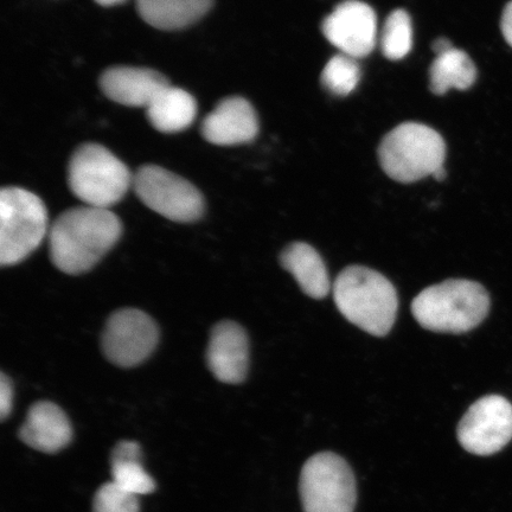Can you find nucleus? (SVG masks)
<instances>
[{
	"label": "nucleus",
	"instance_id": "f257e3e1",
	"mask_svg": "<svg viewBox=\"0 0 512 512\" xmlns=\"http://www.w3.org/2000/svg\"><path fill=\"white\" fill-rule=\"evenodd\" d=\"M121 234L123 224L110 209H68L49 230L50 259L63 273H86L117 245Z\"/></svg>",
	"mask_w": 512,
	"mask_h": 512
},
{
	"label": "nucleus",
	"instance_id": "f03ea898",
	"mask_svg": "<svg viewBox=\"0 0 512 512\" xmlns=\"http://www.w3.org/2000/svg\"><path fill=\"white\" fill-rule=\"evenodd\" d=\"M332 290L339 312L351 324L376 337L392 330L398 315V293L381 273L364 266L347 267Z\"/></svg>",
	"mask_w": 512,
	"mask_h": 512
},
{
	"label": "nucleus",
	"instance_id": "7ed1b4c3",
	"mask_svg": "<svg viewBox=\"0 0 512 512\" xmlns=\"http://www.w3.org/2000/svg\"><path fill=\"white\" fill-rule=\"evenodd\" d=\"M489 311L488 291L475 281L464 279L427 287L412 303L416 322L440 334H465L477 328Z\"/></svg>",
	"mask_w": 512,
	"mask_h": 512
},
{
	"label": "nucleus",
	"instance_id": "20e7f679",
	"mask_svg": "<svg viewBox=\"0 0 512 512\" xmlns=\"http://www.w3.org/2000/svg\"><path fill=\"white\" fill-rule=\"evenodd\" d=\"M380 164L387 176L399 183H414L432 176L446 177V144L430 126L403 123L383 138L379 149Z\"/></svg>",
	"mask_w": 512,
	"mask_h": 512
},
{
	"label": "nucleus",
	"instance_id": "39448f33",
	"mask_svg": "<svg viewBox=\"0 0 512 512\" xmlns=\"http://www.w3.org/2000/svg\"><path fill=\"white\" fill-rule=\"evenodd\" d=\"M68 184L86 206L110 209L123 200L133 185V177L106 147L83 144L70 158Z\"/></svg>",
	"mask_w": 512,
	"mask_h": 512
},
{
	"label": "nucleus",
	"instance_id": "423d86ee",
	"mask_svg": "<svg viewBox=\"0 0 512 512\" xmlns=\"http://www.w3.org/2000/svg\"><path fill=\"white\" fill-rule=\"evenodd\" d=\"M48 234V213L40 197L8 187L0 191V264L14 266L41 246Z\"/></svg>",
	"mask_w": 512,
	"mask_h": 512
},
{
	"label": "nucleus",
	"instance_id": "0eeeda50",
	"mask_svg": "<svg viewBox=\"0 0 512 512\" xmlns=\"http://www.w3.org/2000/svg\"><path fill=\"white\" fill-rule=\"evenodd\" d=\"M299 489L304 512H354L355 476L349 464L335 453H318L307 460Z\"/></svg>",
	"mask_w": 512,
	"mask_h": 512
},
{
	"label": "nucleus",
	"instance_id": "6e6552de",
	"mask_svg": "<svg viewBox=\"0 0 512 512\" xmlns=\"http://www.w3.org/2000/svg\"><path fill=\"white\" fill-rule=\"evenodd\" d=\"M133 189L147 208L177 223L201 220L206 202L187 179L157 165L142 166L133 176Z\"/></svg>",
	"mask_w": 512,
	"mask_h": 512
},
{
	"label": "nucleus",
	"instance_id": "1a4fd4ad",
	"mask_svg": "<svg viewBox=\"0 0 512 512\" xmlns=\"http://www.w3.org/2000/svg\"><path fill=\"white\" fill-rule=\"evenodd\" d=\"M158 341L155 320L143 311L123 309L108 318L102 335V350L115 366L132 368L151 356Z\"/></svg>",
	"mask_w": 512,
	"mask_h": 512
},
{
	"label": "nucleus",
	"instance_id": "9d476101",
	"mask_svg": "<svg viewBox=\"0 0 512 512\" xmlns=\"http://www.w3.org/2000/svg\"><path fill=\"white\" fill-rule=\"evenodd\" d=\"M458 440L464 450L477 456H491L512 439V405L499 395L479 399L459 422Z\"/></svg>",
	"mask_w": 512,
	"mask_h": 512
},
{
	"label": "nucleus",
	"instance_id": "9b49d317",
	"mask_svg": "<svg viewBox=\"0 0 512 512\" xmlns=\"http://www.w3.org/2000/svg\"><path fill=\"white\" fill-rule=\"evenodd\" d=\"M322 31L342 54L362 59L376 47L377 17L361 0H345L324 19Z\"/></svg>",
	"mask_w": 512,
	"mask_h": 512
},
{
	"label": "nucleus",
	"instance_id": "f8f14e48",
	"mask_svg": "<svg viewBox=\"0 0 512 512\" xmlns=\"http://www.w3.org/2000/svg\"><path fill=\"white\" fill-rule=\"evenodd\" d=\"M208 367L217 380L228 384L245 381L249 366V342L245 329L223 320L211 331L207 351Z\"/></svg>",
	"mask_w": 512,
	"mask_h": 512
},
{
	"label": "nucleus",
	"instance_id": "ddd939ff",
	"mask_svg": "<svg viewBox=\"0 0 512 512\" xmlns=\"http://www.w3.org/2000/svg\"><path fill=\"white\" fill-rule=\"evenodd\" d=\"M258 115L251 102L233 96L220 102L204 118L201 133L210 144L235 146L251 143L258 136Z\"/></svg>",
	"mask_w": 512,
	"mask_h": 512
},
{
	"label": "nucleus",
	"instance_id": "4468645a",
	"mask_svg": "<svg viewBox=\"0 0 512 512\" xmlns=\"http://www.w3.org/2000/svg\"><path fill=\"white\" fill-rule=\"evenodd\" d=\"M168 86L163 74L149 68L113 67L100 78L101 91L107 98L128 107L147 108Z\"/></svg>",
	"mask_w": 512,
	"mask_h": 512
},
{
	"label": "nucleus",
	"instance_id": "2eb2a0df",
	"mask_svg": "<svg viewBox=\"0 0 512 512\" xmlns=\"http://www.w3.org/2000/svg\"><path fill=\"white\" fill-rule=\"evenodd\" d=\"M19 438L34 450L56 453L63 450L73 438L72 425L66 413L53 402H36L29 409Z\"/></svg>",
	"mask_w": 512,
	"mask_h": 512
},
{
	"label": "nucleus",
	"instance_id": "dca6fc26",
	"mask_svg": "<svg viewBox=\"0 0 512 512\" xmlns=\"http://www.w3.org/2000/svg\"><path fill=\"white\" fill-rule=\"evenodd\" d=\"M281 266L297 280L306 296L323 299L331 290L328 270L322 256L305 242L288 245L280 255Z\"/></svg>",
	"mask_w": 512,
	"mask_h": 512
},
{
	"label": "nucleus",
	"instance_id": "f3484780",
	"mask_svg": "<svg viewBox=\"0 0 512 512\" xmlns=\"http://www.w3.org/2000/svg\"><path fill=\"white\" fill-rule=\"evenodd\" d=\"M147 119L157 131L177 133L187 130L197 115V102L184 89L168 86L146 108Z\"/></svg>",
	"mask_w": 512,
	"mask_h": 512
},
{
	"label": "nucleus",
	"instance_id": "a211bd4d",
	"mask_svg": "<svg viewBox=\"0 0 512 512\" xmlns=\"http://www.w3.org/2000/svg\"><path fill=\"white\" fill-rule=\"evenodd\" d=\"M214 0H137L140 17L159 30H181L200 21Z\"/></svg>",
	"mask_w": 512,
	"mask_h": 512
},
{
	"label": "nucleus",
	"instance_id": "6ab92c4d",
	"mask_svg": "<svg viewBox=\"0 0 512 512\" xmlns=\"http://www.w3.org/2000/svg\"><path fill=\"white\" fill-rule=\"evenodd\" d=\"M428 74L430 88L435 95H444L451 89L467 91L477 80L476 64L465 51L454 47L435 55Z\"/></svg>",
	"mask_w": 512,
	"mask_h": 512
},
{
	"label": "nucleus",
	"instance_id": "aec40b11",
	"mask_svg": "<svg viewBox=\"0 0 512 512\" xmlns=\"http://www.w3.org/2000/svg\"><path fill=\"white\" fill-rule=\"evenodd\" d=\"M112 482L119 488L140 496L151 494L156 482L142 464V450L136 441L124 440L114 447L111 457Z\"/></svg>",
	"mask_w": 512,
	"mask_h": 512
},
{
	"label": "nucleus",
	"instance_id": "412c9836",
	"mask_svg": "<svg viewBox=\"0 0 512 512\" xmlns=\"http://www.w3.org/2000/svg\"><path fill=\"white\" fill-rule=\"evenodd\" d=\"M380 47L388 60L399 61L411 53L413 47V24L408 12L398 9L392 12L383 24Z\"/></svg>",
	"mask_w": 512,
	"mask_h": 512
},
{
	"label": "nucleus",
	"instance_id": "4be33fe9",
	"mask_svg": "<svg viewBox=\"0 0 512 512\" xmlns=\"http://www.w3.org/2000/svg\"><path fill=\"white\" fill-rule=\"evenodd\" d=\"M361 81V68L354 57L338 54L326 63L322 85L332 95L347 96L355 91Z\"/></svg>",
	"mask_w": 512,
	"mask_h": 512
},
{
	"label": "nucleus",
	"instance_id": "5701e85b",
	"mask_svg": "<svg viewBox=\"0 0 512 512\" xmlns=\"http://www.w3.org/2000/svg\"><path fill=\"white\" fill-rule=\"evenodd\" d=\"M93 512H139L138 496L130 494L113 482L96 491Z\"/></svg>",
	"mask_w": 512,
	"mask_h": 512
},
{
	"label": "nucleus",
	"instance_id": "b1692460",
	"mask_svg": "<svg viewBox=\"0 0 512 512\" xmlns=\"http://www.w3.org/2000/svg\"><path fill=\"white\" fill-rule=\"evenodd\" d=\"M14 403V387L8 376L2 373L0 376V418L5 420L11 414Z\"/></svg>",
	"mask_w": 512,
	"mask_h": 512
},
{
	"label": "nucleus",
	"instance_id": "393cba45",
	"mask_svg": "<svg viewBox=\"0 0 512 512\" xmlns=\"http://www.w3.org/2000/svg\"><path fill=\"white\" fill-rule=\"evenodd\" d=\"M501 30L505 41H507L509 46L512 48V0L504 8L501 21Z\"/></svg>",
	"mask_w": 512,
	"mask_h": 512
},
{
	"label": "nucleus",
	"instance_id": "a878e982",
	"mask_svg": "<svg viewBox=\"0 0 512 512\" xmlns=\"http://www.w3.org/2000/svg\"><path fill=\"white\" fill-rule=\"evenodd\" d=\"M453 48L452 43L446 38H438V40H435L432 46V50L434 51L435 55L443 54L445 51L450 50Z\"/></svg>",
	"mask_w": 512,
	"mask_h": 512
},
{
	"label": "nucleus",
	"instance_id": "bb28decb",
	"mask_svg": "<svg viewBox=\"0 0 512 512\" xmlns=\"http://www.w3.org/2000/svg\"><path fill=\"white\" fill-rule=\"evenodd\" d=\"M94 2L101 6H106V8H110V6L124 4L127 2V0H94Z\"/></svg>",
	"mask_w": 512,
	"mask_h": 512
}]
</instances>
